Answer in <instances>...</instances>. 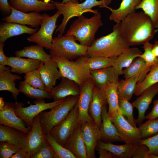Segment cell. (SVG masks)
Returning <instances> with one entry per match:
<instances>
[{
    "label": "cell",
    "mask_w": 158,
    "mask_h": 158,
    "mask_svg": "<svg viewBox=\"0 0 158 158\" xmlns=\"http://www.w3.org/2000/svg\"><path fill=\"white\" fill-rule=\"evenodd\" d=\"M120 23L122 36L130 46L149 42L157 31L150 18L143 11L128 15Z\"/></svg>",
    "instance_id": "6da1fadb"
},
{
    "label": "cell",
    "mask_w": 158,
    "mask_h": 158,
    "mask_svg": "<svg viewBox=\"0 0 158 158\" xmlns=\"http://www.w3.org/2000/svg\"><path fill=\"white\" fill-rule=\"evenodd\" d=\"M120 23L114 25L111 33L95 40L92 45L88 47L87 56L106 58L117 57L130 48L122 36Z\"/></svg>",
    "instance_id": "7a4b0ae2"
},
{
    "label": "cell",
    "mask_w": 158,
    "mask_h": 158,
    "mask_svg": "<svg viewBox=\"0 0 158 158\" xmlns=\"http://www.w3.org/2000/svg\"><path fill=\"white\" fill-rule=\"evenodd\" d=\"M103 25L100 12L89 18L82 15L73 22L65 35H73L80 44L89 47L95 40L98 29Z\"/></svg>",
    "instance_id": "3957f363"
},
{
    "label": "cell",
    "mask_w": 158,
    "mask_h": 158,
    "mask_svg": "<svg viewBox=\"0 0 158 158\" xmlns=\"http://www.w3.org/2000/svg\"><path fill=\"white\" fill-rule=\"evenodd\" d=\"M112 0H85L81 3H74L71 1L63 3L58 1L53 2L56 8L63 18L61 23L58 26L56 33L62 35L64 33L65 28L68 21L75 16L79 17L86 12H91L95 14L98 13L97 10H92L93 7L99 6L105 7L111 3Z\"/></svg>",
    "instance_id": "277c9868"
},
{
    "label": "cell",
    "mask_w": 158,
    "mask_h": 158,
    "mask_svg": "<svg viewBox=\"0 0 158 158\" xmlns=\"http://www.w3.org/2000/svg\"><path fill=\"white\" fill-rule=\"evenodd\" d=\"M88 47L76 42L73 35H58L53 38L49 52L53 56L73 60L87 56Z\"/></svg>",
    "instance_id": "5b68a950"
},
{
    "label": "cell",
    "mask_w": 158,
    "mask_h": 158,
    "mask_svg": "<svg viewBox=\"0 0 158 158\" xmlns=\"http://www.w3.org/2000/svg\"><path fill=\"white\" fill-rule=\"evenodd\" d=\"M79 98V96L67 97L62 103L49 111L39 114L40 124L45 135L49 133L52 128L65 118L78 102Z\"/></svg>",
    "instance_id": "8992f818"
},
{
    "label": "cell",
    "mask_w": 158,
    "mask_h": 158,
    "mask_svg": "<svg viewBox=\"0 0 158 158\" xmlns=\"http://www.w3.org/2000/svg\"><path fill=\"white\" fill-rule=\"evenodd\" d=\"M58 64L61 78H66L75 82L80 86L91 78L90 71L73 60L52 56Z\"/></svg>",
    "instance_id": "52a82bcc"
},
{
    "label": "cell",
    "mask_w": 158,
    "mask_h": 158,
    "mask_svg": "<svg viewBox=\"0 0 158 158\" xmlns=\"http://www.w3.org/2000/svg\"><path fill=\"white\" fill-rule=\"evenodd\" d=\"M79 114L77 102L65 118L54 127L49 133L63 146L79 125Z\"/></svg>",
    "instance_id": "ba28073f"
},
{
    "label": "cell",
    "mask_w": 158,
    "mask_h": 158,
    "mask_svg": "<svg viewBox=\"0 0 158 158\" xmlns=\"http://www.w3.org/2000/svg\"><path fill=\"white\" fill-rule=\"evenodd\" d=\"M65 98L49 103H45L44 99L36 100L35 104H30L29 106L24 107L23 103L16 101L15 112L16 115L22 118L27 126L31 128L34 117L41 112L46 110L51 109L62 103Z\"/></svg>",
    "instance_id": "9c48e42d"
},
{
    "label": "cell",
    "mask_w": 158,
    "mask_h": 158,
    "mask_svg": "<svg viewBox=\"0 0 158 158\" xmlns=\"http://www.w3.org/2000/svg\"><path fill=\"white\" fill-rule=\"evenodd\" d=\"M60 15L57 11L52 16L45 18L41 24L39 29L35 33L27 37V40L50 49L52 46L53 33L58 26L56 25V21Z\"/></svg>",
    "instance_id": "30bf717a"
},
{
    "label": "cell",
    "mask_w": 158,
    "mask_h": 158,
    "mask_svg": "<svg viewBox=\"0 0 158 158\" xmlns=\"http://www.w3.org/2000/svg\"><path fill=\"white\" fill-rule=\"evenodd\" d=\"M110 117L123 142L128 144L140 143L142 139L139 128L133 126L119 109Z\"/></svg>",
    "instance_id": "8fae6325"
},
{
    "label": "cell",
    "mask_w": 158,
    "mask_h": 158,
    "mask_svg": "<svg viewBox=\"0 0 158 158\" xmlns=\"http://www.w3.org/2000/svg\"><path fill=\"white\" fill-rule=\"evenodd\" d=\"M48 143L40 124L39 114L34 118L31 129L27 134L23 148L30 157Z\"/></svg>",
    "instance_id": "7c38bea8"
},
{
    "label": "cell",
    "mask_w": 158,
    "mask_h": 158,
    "mask_svg": "<svg viewBox=\"0 0 158 158\" xmlns=\"http://www.w3.org/2000/svg\"><path fill=\"white\" fill-rule=\"evenodd\" d=\"M80 125L87 158H95V149L101 140L100 128L93 120L86 121Z\"/></svg>",
    "instance_id": "4fadbf2b"
},
{
    "label": "cell",
    "mask_w": 158,
    "mask_h": 158,
    "mask_svg": "<svg viewBox=\"0 0 158 158\" xmlns=\"http://www.w3.org/2000/svg\"><path fill=\"white\" fill-rule=\"evenodd\" d=\"M94 84L92 78L83 85L80 86V92L78 101L79 111V125L93 120L89 113V108L91 101Z\"/></svg>",
    "instance_id": "5bb4252c"
},
{
    "label": "cell",
    "mask_w": 158,
    "mask_h": 158,
    "mask_svg": "<svg viewBox=\"0 0 158 158\" xmlns=\"http://www.w3.org/2000/svg\"><path fill=\"white\" fill-rule=\"evenodd\" d=\"M16 107L12 102H6L0 110V124L15 128L28 134L31 128L28 127L24 121L16 114Z\"/></svg>",
    "instance_id": "9a60e30c"
},
{
    "label": "cell",
    "mask_w": 158,
    "mask_h": 158,
    "mask_svg": "<svg viewBox=\"0 0 158 158\" xmlns=\"http://www.w3.org/2000/svg\"><path fill=\"white\" fill-rule=\"evenodd\" d=\"M10 7L11 9L10 15L2 18V20L6 22L16 23L23 25H27L37 28L41 25L45 18L49 16L46 13L41 14L39 12H24L14 8L11 5Z\"/></svg>",
    "instance_id": "2e32d148"
},
{
    "label": "cell",
    "mask_w": 158,
    "mask_h": 158,
    "mask_svg": "<svg viewBox=\"0 0 158 158\" xmlns=\"http://www.w3.org/2000/svg\"><path fill=\"white\" fill-rule=\"evenodd\" d=\"M158 93V83L147 88L132 103L133 107L138 110V115L136 121L138 124H142L145 118V112L153 98Z\"/></svg>",
    "instance_id": "e0dca14e"
},
{
    "label": "cell",
    "mask_w": 158,
    "mask_h": 158,
    "mask_svg": "<svg viewBox=\"0 0 158 158\" xmlns=\"http://www.w3.org/2000/svg\"><path fill=\"white\" fill-rule=\"evenodd\" d=\"M56 62L51 58L45 62L41 61L37 69L44 84L45 90L50 91L56 85V81L61 78Z\"/></svg>",
    "instance_id": "ac0fdd59"
},
{
    "label": "cell",
    "mask_w": 158,
    "mask_h": 158,
    "mask_svg": "<svg viewBox=\"0 0 158 158\" xmlns=\"http://www.w3.org/2000/svg\"><path fill=\"white\" fill-rule=\"evenodd\" d=\"M107 103L103 90L94 86L89 113L93 120L100 128L102 124V114L103 108Z\"/></svg>",
    "instance_id": "d6986e66"
},
{
    "label": "cell",
    "mask_w": 158,
    "mask_h": 158,
    "mask_svg": "<svg viewBox=\"0 0 158 158\" xmlns=\"http://www.w3.org/2000/svg\"><path fill=\"white\" fill-rule=\"evenodd\" d=\"M11 6L20 11L27 13L51 10L56 8L54 4L39 0H11Z\"/></svg>",
    "instance_id": "ffe728a7"
},
{
    "label": "cell",
    "mask_w": 158,
    "mask_h": 158,
    "mask_svg": "<svg viewBox=\"0 0 158 158\" xmlns=\"http://www.w3.org/2000/svg\"><path fill=\"white\" fill-rule=\"evenodd\" d=\"M60 83L54 86L50 92L54 101L70 96H79L80 86L75 82L66 78H62Z\"/></svg>",
    "instance_id": "44dd1931"
},
{
    "label": "cell",
    "mask_w": 158,
    "mask_h": 158,
    "mask_svg": "<svg viewBox=\"0 0 158 158\" xmlns=\"http://www.w3.org/2000/svg\"><path fill=\"white\" fill-rule=\"evenodd\" d=\"M94 86L103 90L109 83L118 82L119 74L113 66L90 71Z\"/></svg>",
    "instance_id": "7402d4cb"
},
{
    "label": "cell",
    "mask_w": 158,
    "mask_h": 158,
    "mask_svg": "<svg viewBox=\"0 0 158 158\" xmlns=\"http://www.w3.org/2000/svg\"><path fill=\"white\" fill-rule=\"evenodd\" d=\"M107 105L104 106L102 112V124L100 128L101 140L104 142L115 141L123 142L116 127L112 122L108 114Z\"/></svg>",
    "instance_id": "603a6c76"
},
{
    "label": "cell",
    "mask_w": 158,
    "mask_h": 158,
    "mask_svg": "<svg viewBox=\"0 0 158 158\" xmlns=\"http://www.w3.org/2000/svg\"><path fill=\"white\" fill-rule=\"evenodd\" d=\"M63 147L70 151L76 158H87L80 125H78Z\"/></svg>",
    "instance_id": "cb8c5ba5"
},
{
    "label": "cell",
    "mask_w": 158,
    "mask_h": 158,
    "mask_svg": "<svg viewBox=\"0 0 158 158\" xmlns=\"http://www.w3.org/2000/svg\"><path fill=\"white\" fill-rule=\"evenodd\" d=\"M38 28H32L14 23H5L0 26V42L4 43L10 37L25 33L33 35Z\"/></svg>",
    "instance_id": "d4e9b609"
},
{
    "label": "cell",
    "mask_w": 158,
    "mask_h": 158,
    "mask_svg": "<svg viewBox=\"0 0 158 158\" xmlns=\"http://www.w3.org/2000/svg\"><path fill=\"white\" fill-rule=\"evenodd\" d=\"M116 57L106 58L86 56L78 58L74 61L90 71L113 66Z\"/></svg>",
    "instance_id": "484cf974"
},
{
    "label": "cell",
    "mask_w": 158,
    "mask_h": 158,
    "mask_svg": "<svg viewBox=\"0 0 158 158\" xmlns=\"http://www.w3.org/2000/svg\"><path fill=\"white\" fill-rule=\"evenodd\" d=\"M146 76L139 73L128 78L118 80L117 88L118 97L130 100L136 90L138 82L142 81Z\"/></svg>",
    "instance_id": "4316f807"
},
{
    "label": "cell",
    "mask_w": 158,
    "mask_h": 158,
    "mask_svg": "<svg viewBox=\"0 0 158 158\" xmlns=\"http://www.w3.org/2000/svg\"><path fill=\"white\" fill-rule=\"evenodd\" d=\"M41 61L31 59H24L17 56L9 57L8 66L12 72L25 74L39 67Z\"/></svg>",
    "instance_id": "83f0119b"
},
{
    "label": "cell",
    "mask_w": 158,
    "mask_h": 158,
    "mask_svg": "<svg viewBox=\"0 0 158 158\" xmlns=\"http://www.w3.org/2000/svg\"><path fill=\"white\" fill-rule=\"evenodd\" d=\"M27 134L4 125H0V141L6 142L23 148Z\"/></svg>",
    "instance_id": "f1b7e54d"
},
{
    "label": "cell",
    "mask_w": 158,
    "mask_h": 158,
    "mask_svg": "<svg viewBox=\"0 0 158 158\" xmlns=\"http://www.w3.org/2000/svg\"><path fill=\"white\" fill-rule=\"evenodd\" d=\"M141 1L140 0H122L119 7L116 9H112L107 6L105 8L111 11L109 17L110 20L118 23L128 15L136 12V6Z\"/></svg>",
    "instance_id": "f546056e"
},
{
    "label": "cell",
    "mask_w": 158,
    "mask_h": 158,
    "mask_svg": "<svg viewBox=\"0 0 158 158\" xmlns=\"http://www.w3.org/2000/svg\"><path fill=\"white\" fill-rule=\"evenodd\" d=\"M139 144H128L121 145L104 142L100 141L97 146L105 149L113 153L118 158H130L139 146Z\"/></svg>",
    "instance_id": "4dcf8cb0"
},
{
    "label": "cell",
    "mask_w": 158,
    "mask_h": 158,
    "mask_svg": "<svg viewBox=\"0 0 158 158\" xmlns=\"http://www.w3.org/2000/svg\"><path fill=\"white\" fill-rule=\"evenodd\" d=\"M142 53L138 48H130L116 57L113 66L119 75H122L123 68L129 66L135 58L139 57Z\"/></svg>",
    "instance_id": "1f68e13d"
},
{
    "label": "cell",
    "mask_w": 158,
    "mask_h": 158,
    "mask_svg": "<svg viewBox=\"0 0 158 158\" xmlns=\"http://www.w3.org/2000/svg\"><path fill=\"white\" fill-rule=\"evenodd\" d=\"M11 69L0 73V90H6L11 92L15 100H16L20 92L16 87V80H21L19 75L11 73Z\"/></svg>",
    "instance_id": "d6a6232c"
},
{
    "label": "cell",
    "mask_w": 158,
    "mask_h": 158,
    "mask_svg": "<svg viewBox=\"0 0 158 158\" xmlns=\"http://www.w3.org/2000/svg\"><path fill=\"white\" fill-rule=\"evenodd\" d=\"M43 47L37 44L25 47L23 49L16 51L15 54L18 57H27L44 62L50 59L53 56L47 54Z\"/></svg>",
    "instance_id": "836d02e7"
},
{
    "label": "cell",
    "mask_w": 158,
    "mask_h": 158,
    "mask_svg": "<svg viewBox=\"0 0 158 158\" xmlns=\"http://www.w3.org/2000/svg\"><path fill=\"white\" fill-rule=\"evenodd\" d=\"M18 89L19 92H22L29 98L37 100L52 98L50 91L45 89L34 87L25 79L20 82Z\"/></svg>",
    "instance_id": "e575fe53"
},
{
    "label": "cell",
    "mask_w": 158,
    "mask_h": 158,
    "mask_svg": "<svg viewBox=\"0 0 158 158\" xmlns=\"http://www.w3.org/2000/svg\"><path fill=\"white\" fill-rule=\"evenodd\" d=\"M118 82L109 83L103 90L108 105L107 112L110 117L119 109L117 90Z\"/></svg>",
    "instance_id": "d590c367"
},
{
    "label": "cell",
    "mask_w": 158,
    "mask_h": 158,
    "mask_svg": "<svg viewBox=\"0 0 158 158\" xmlns=\"http://www.w3.org/2000/svg\"><path fill=\"white\" fill-rule=\"evenodd\" d=\"M135 9H142L150 18L155 28H158V0H142Z\"/></svg>",
    "instance_id": "8d00e7d4"
},
{
    "label": "cell",
    "mask_w": 158,
    "mask_h": 158,
    "mask_svg": "<svg viewBox=\"0 0 158 158\" xmlns=\"http://www.w3.org/2000/svg\"><path fill=\"white\" fill-rule=\"evenodd\" d=\"M151 67L147 66L145 60L142 58L138 57L129 66L123 70V77L125 79L127 78L139 73L146 75Z\"/></svg>",
    "instance_id": "74e56055"
},
{
    "label": "cell",
    "mask_w": 158,
    "mask_h": 158,
    "mask_svg": "<svg viewBox=\"0 0 158 158\" xmlns=\"http://www.w3.org/2000/svg\"><path fill=\"white\" fill-rule=\"evenodd\" d=\"M157 83L158 64L152 66L143 80L141 82H138L134 94L137 96H139L147 88Z\"/></svg>",
    "instance_id": "f35d334b"
},
{
    "label": "cell",
    "mask_w": 158,
    "mask_h": 158,
    "mask_svg": "<svg viewBox=\"0 0 158 158\" xmlns=\"http://www.w3.org/2000/svg\"><path fill=\"white\" fill-rule=\"evenodd\" d=\"M45 136L57 158H76L70 151L59 143L49 133L45 135Z\"/></svg>",
    "instance_id": "ab89813d"
},
{
    "label": "cell",
    "mask_w": 158,
    "mask_h": 158,
    "mask_svg": "<svg viewBox=\"0 0 158 158\" xmlns=\"http://www.w3.org/2000/svg\"><path fill=\"white\" fill-rule=\"evenodd\" d=\"M138 128L142 140L156 134L158 133V118L148 120L144 123L139 125Z\"/></svg>",
    "instance_id": "60d3db41"
},
{
    "label": "cell",
    "mask_w": 158,
    "mask_h": 158,
    "mask_svg": "<svg viewBox=\"0 0 158 158\" xmlns=\"http://www.w3.org/2000/svg\"><path fill=\"white\" fill-rule=\"evenodd\" d=\"M118 105L119 109L123 115L127 118V120L133 126L137 127L136 119L133 116V107L129 101L124 98L118 97Z\"/></svg>",
    "instance_id": "b9f144b4"
},
{
    "label": "cell",
    "mask_w": 158,
    "mask_h": 158,
    "mask_svg": "<svg viewBox=\"0 0 158 158\" xmlns=\"http://www.w3.org/2000/svg\"><path fill=\"white\" fill-rule=\"evenodd\" d=\"M24 78L28 83L33 87L40 89H45V85L37 69L25 74Z\"/></svg>",
    "instance_id": "7bdbcfd3"
},
{
    "label": "cell",
    "mask_w": 158,
    "mask_h": 158,
    "mask_svg": "<svg viewBox=\"0 0 158 158\" xmlns=\"http://www.w3.org/2000/svg\"><path fill=\"white\" fill-rule=\"evenodd\" d=\"M152 46V44L149 42L144 44L143 47L144 52L139 56L145 60L147 66L149 67L158 64V59L153 53Z\"/></svg>",
    "instance_id": "ee69618b"
},
{
    "label": "cell",
    "mask_w": 158,
    "mask_h": 158,
    "mask_svg": "<svg viewBox=\"0 0 158 158\" xmlns=\"http://www.w3.org/2000/svg\"><path fill=\"white\" fill-rule=\"evenodd\" d=\"M20 148L6 142H0V158H11Z\"/></svg>",
    "instance_id": "f6af8a7d"
},
{
    "label": "cell",
    "mask_w": 158,
    "mask_h": 158,
    "mask_svg": "<svg viewBox=\"0 0 158 158\" xmlns=\"http://www.w3.org/2000/svg\"><path fill=\"white\" fill-rule=\"evenodd\" d=\"M140 144L146 145L148 147L149 153L158 157V134L142 140Z\"/></svg>",
    "instance_id": "bcb514c9"
},
{
    "label": "cell",
    "mask_w": 158,
    "mask_h": 158,
    "mask_svg": "<svg viewBox=\"0 0 158 158\" xmlns=\"http://www.w3.org/2000/svg\"><path fill=\"white\" fill-rule=\"evenodd\" d=\"M30 158H57V157L48 143L32 155Z\"/></svg>",
    "instance_id": "7dc6e473"
},
{
    "label": "cell",
    "mask_w": 158,
    "mask_h": 158,
    "mask_svg": "<svg viewBox=\"0 0 158 158\" xmlns=\"http://www.w3.org/2000/svg\"><path fill=\"white\" fill-rule=\"evenodd\" d=\"M133 158H157L148 152L147 147L144 144H140L132 157Z\"/></svg>",
    "instance_id": "c3c4849f"
},
{
    "label": "cell",
    "mask_w": 158,
    "mask_h": 158,
    "mask_svg": "<svg viewBox=\"0 0 158 158\" xmlns=\"http://www.w3.org/2000/svg\"><path fill=\"white\" fill-rule=\"evenodd\" d=\"M153 106L151 111L145 116L147 119H152L158 118V99L153 102Z\"/></svg>",
    "instance_id": "681fc988"
},
{
    "label": "cell",
    "mask_w": 158,
    "mask_h": 158,
    "mask_svg": "<svg viewBox=\"0 0 158 158\" xmlns=\"http://www.w3.org/2000/svg\"><path fill=\"white\" fill-rule=\"evenodd\" d=\"M97 148H98L99 158H118L113 153L105 149L98 147Z\"/></svg>",
    "instance_id": "f907efd6"
},
{
    "label": "cell",
    "mask_w": 158,
    "mask_h": 158,
    "mask_svg": "<svg viewBox=\"0 0 158 158\" xmlns=\"http://www.w3.org/2000/svg\"><path fill=\"white\" fill-rule=\"evenodd\" d=\"M4 43L0 42V64L6 66L8 65L9 58L4 54Z\"/></svg>",
    "instance_id": "816d5d0a"
},
{
    "label": "cell",
    "mask_w": 158,
    "mask_h": 158,
    "mask_svg": "<svg viewBox=\"0 0 158 158\" xmlns=\"http://www.w3.org/2000/svg\"><path fill=\"white\" fill-rule=\"evenodd\" d=\"M11 158H30L27 152L23 148H20Z\"/></svg>",
    "instance_id": "f5cc1de1"
},
{
    "label": "cell",
    "mask_w": 158,
    "mask_h": 158,
    "mask_svg": "<svg viewBox=\"0 0 158 158\" xmlns=\"http://www.w3.org/2000/svg\"><path fill=\"white\" fill-rule=\"evenodd\" d=\"M8 1V0H0V8L5 12L10 13L11 12V9Z\"/></svg>",
    "instance_id": "db71d44e"
},
{
    "label": "cell",
    "mask_w": 158,
    "mask_h": 158,
    "mask_svg": "<svg viewBox=\"0 0 158 158\" xmlns=\"http://www.w3.org/2000/svg\"><path fill=\"white\" fill-rule=\"evenodd\" d=\"M152 51L155 56L158 59V41H155L152 44Z\"/></svg>",
    "instance_id": "11a10c76"
},
{
    "label": "cell",
    "mask_w": 158,
    "mask_h": 158,
    "mask_svg": "<svg viewBox=\"0 0 158 158\" xmlns=\"http://www.w3.org/2000/svg\"><path fill=\"white\" fill-rule=\"evenodd\" d=\"M41 1H44V0H39ZM83 0H62L61 3H65L71 1L74 3H79V1H82Z\"/></svg>",
    "instance_id": "9f6ffc18"
},
{
    "label": "cell",
    "mask_w": 158,
    "mask_h": 158,
    "mask_svg": "<svg viewBox=\"0 0 158 158\" xmlns=\"http://www.w3.org/2000/svg\"><path fill=\"white\" fill-rule=\"evenodd\" d=\"M6 66L0 64V73H2L10 69L9 67H6Z\"/></svg>",
    "instance_id": "6f0895ef"
},
{
    "label": "cell",
    "mask_w": 158,
    "mask_h": 158,
    "mask_svg": "<svg viewBox=\"0 0 158 158\" xmlns=\"http://www.w3.org/2000/svg\"><path fill=\"white\" fill-rule=\"evenodd\" d=\"M5 102L3 98L2 97H0V110L2 109L5 105Z\"/></svg>",
    "instance_id": "680465c9"
},
{
    "label": "cell",
    "mask_w": 158,
    "mask_h": 158,
    "mask_svg": "<svg viewBox=\"0 0 158 158\" xmlns=\"http://www.w3.org/2000/svg\"><path fill=\"white\" fill-rule=\"evenodd\" d=\"M140 0V1H141L142 0Z\"/></svg>",
    "instance_id": "91938a15"
}]
</instances>
